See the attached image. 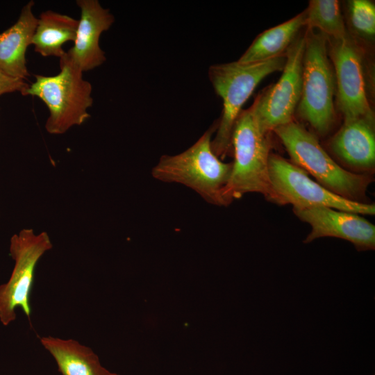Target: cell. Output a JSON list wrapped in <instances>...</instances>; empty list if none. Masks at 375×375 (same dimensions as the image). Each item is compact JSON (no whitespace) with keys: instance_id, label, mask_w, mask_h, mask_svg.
<instances>
[{"instance_id":"1","label":"cell","mask_w":375,"mask_h":375,"mask_svg":"<svg viewBox=\"0 0 375 375\" xmlns=\"http://www.w3.org/2000/svg\"><path fill=\"white\" fill-rule=\"evenodd\" d=\"M212 124L197 142L176 155H163L151 170L160 181L183 185L197 192L208 203L227 206L223 197L232 163L222 162L212 149Z\"/></svg>"},{"instance_id":"2","label":"cell","mask_w":375,"mask_h":375,"mask_svg":"<svg viewBox=\"0 0 375 375\" xmlns=\"http://www.w3.org/2000/svg\"><path fill=\"white\" fill-rule=\"evenodd\" d=\"M291 162L311 174L317 182L346 199L367 203L366 192L372 176L348 171L337 163L322 148L316 136L294 121L276 128Z\"/></svg>"},{"instance_id":"3","label":"cell","mask_w":375,"mask_h":375,"mask_svg":"<svg viewBox=\"0 0 375 375\" xmlns=\"http://www.w3.org/2000/svg\"><path fill=\"white\" fill-rule=\"evenodd\" d=\"M285 62V54L260 62L235 61L210 66L209 80L223 103L222 116L211 142L217 157L223 159L232 147L233 127L244 103L262 80L272 73L282 71Z\"/></svg>"},{"instance_id":"4","label":"cell","mask_w":375,"mask_h":375,"mask_svg":"<svg viewBox=\"0 0 375 375\" xmlns=\"http://www.w3.org/2000/svg\"><path fill=\"white\" fill-rule=\"evenodd\" d=\"M269 135L262 134L250 108L240 112L232 133L234 160L223 197L227 206L247 193H259L274 203L269 174L271 144Z\"/></svg>"},{"instance_id":"5","label":"cell","mask_w":375,"mask_h":375,"mask_svg":"<svg viewBox=\"0 0 375 375\" xmlns=\"http://www.w3.org/2000/svg\"><path fill=\"white\" fill-rule=\"evenodd\" d=\"M60 68L55 76L34 75L35 81L23 94L35 96L46 104L49 116L45 129L53 135L63 134L83 124L90 117L88 109L93 104L91 83L65 54L60 58Z\"/></svg>"},{"instance_id":"6","label":"cell","mask_w":375,"mask_h":375,"mask_svg":"<svg viewBox=\"0 0 375 375\" xmlns=\"http://www.w3.org/2000/svg\"><path fill=\"white\" fill-rule=\"evenodd\" d=\"M304 39L302 90L298 112L318 134L326 135L335 119L333 95L336 85L328 55V38L320 32L307 29Z\"/></svg>"},{"instance_id":"7","label":"cell","mask_w":375,"mask_h":375,"mask_svg":"<svg viewBox=\"0 0 375 375\" xmlns=\"http://www.w3.org/2000/svg\"><path fill=\"white\" fill-rule=\"evenodd\" d=\"M268 167L274 203L291 204L293 209L328 207L358 215L375 213L374 203L348 200L331 192L278 154L270 153Z\"/></svg>"},{"instance_id":"8","label":"cell","mask_w":375,"mask_h":375,"mask_svg":"<svg viewBox=\"0 0 375 375\" xmlns=\"http://www.w3.org/2000/svg\"><path fill=\"white\" fill-rule=\"evenodd\" d=\"M52 247L45 231L36 234L32 228H23L11 237L9 251L15 265L8 281L0 285V322L3 326L15 321L17 308L31 321L30 299L36 266Z\"/></svg>"},{"instance_id":"9","label":"cell","mask_w":375,"mask_h":375,"mask_svg":"<svg viewBox=\"0 0 375 375\" xmlns=\"http://www.w3.org/2000/svg\"><path fill=\"white\" fill-rule=\"evenodd\" d=\"M304 49V36L296 38L285 53L286 62L278 81L262 91L250 107L263 135L293 121L301 95Z\"/></svg>"},{"instance_id":"10","label":"cell","mask_w":375,"mask_h":375,"mask_svg":"<svg viewBox=\"0 0 375 375\" xmlns=\"http://www.w3.org/2000/svg\"><path fill=\"white\" fill-rule=\"evenodd\" d=\"M328 43L334 67L338 106L344 122L360 117L374 119L366 94L362 56L356 42L347 35L342 39L328 38Z\"/></svg>"},{"instance_id":"11","label":"cell","mask_w":375,"mask_h":375,"mask_svg":"<svg viewBox=\"0 0 375 375\" xmlns=\"http://www.w3.org/2000/svg\"><path fill=\"white\" fill-rule=\"evenodd\" d=\"M301 221L311 226L303 242L310 243L324 237L347 240L358 251L374 250L375 226L358 214L328 207L293 209Z\"/></svg>"},{"instance_id":"12","label":"cell","mask_w":375,"mask_h":375,"mask_svg":"<svg viewBox=\"0 0 375 375\" xmlns=\"http://www.w3.org/2000/svg\"><path fill=\"white\" fill-rule=\"evenodd\" d=\"M81 17L74 45L65 56L83 73L101 65L106 60L99 45L101 35L108 31L115 17L98 0H77Z\"/></svg>"},{"instance_id":"13","label":"cell","mask_w":375,"mask_h":375,"mask_svg":"<svg viewBox=\"0 0 375 375\" xmlns=\"http://www.w3.org/2000/svg\"><path fill=\"white\" fill-rule=\"evenodd\" d=\"M328 146L347 167L357 174H369L375 166L374 119L360 117L344 122Z\"/></svg>"},{"instance_id":"14","label":"cell","mask_w":375,"mask_h":375,"mask_svg":"<svg viewBox=\"0 0 375 375\" xmlns=\"http://www.w3.org/2000/svg\"><path fill=\"white\" fill-rule=\"evenodd\" d=\"M34 4L33 0L29 1L22 8L17 22L0 33V70L24 81L30 76L26 53L38 24L33 12Z\"/></svg>"},{"instance_id":"15","label":"cell","mask_w":375,"mask_h":375,"mask_svg":"<svg viewBox=\"0 0 375 375\" xmlns=\"http://www.w3.org/2000/svg\"><path fill=\"white\" fill-rule=\"evenodd\" d=\"M40 341L62 375H119L103 367L92 349L74 339L49 335L40 337Z\"/></svg>"},{"instance_id":"16","label":"cell","mask_w":375,"mask_h":375,"mask_svg":"<svg viewBox=\"0 0 375 375\" xmlns=\"http://www.w3.org/2000/svg\"><path fill=\"white\" fill-rule=\"evenodd\" d=\"M305 26L304 10L259 34L237 61L241 63L260 62L285 55Z\"/></svg>"},{"instance_id":"17","label":"cell","mask_w":375,"mask_h":375,"mask_svg":"<svg viewBox=\"0 0 375 375\" xmlns=\"http://www.w3.org/2000/svg\"><path fill=\"white\" fill-rule=\"evenodd\" d=\"M78 24V19L67 15L52 10L42 12L31 42L35 51L44 57L60 58L66 53L62 45L75 40Z\"/></svg>"},{"instance_id":"18","label":"cell","mask_w":375,"mask_h":375,"mask_svg":"<svg viewBox=\"0 0 375 375\" xmlns=\"http://www.w3.org/2000/svg\"><path fill=\"white\" fill-rule=\"evenodd\" d=\"M306 12L307 29L320 31L328 38L342 39L348 33L337 0H311Z\"/></svg>"},{"instance_id":"19","label":"cell","mask_w":375,"mask_h":375,"mask_svg":"<svg viewBox=\"0 0 375 375\" xmlns=\"http://www.w3.org/2000/svg\"><path fill=\"white\" fill-rule=\"evenodd\" d=\"M349 17L355 31L362 37L372 39L375 34V5L368 0L349 1Z\"/></svg>"},{"instance_id":"20","label":"cell","mask_w":375,"mask_h":375,"mask_svg":"<svg viewBox=\"0 0 375 375\" xmlns=\"http://www.w3.org/2000/svg\"><path fill=\"white\" fill-rule=\"evenodd\" d=\"M28 85L24 80L10 76L0 70V95L15 92L23 95Z\"/></svg>"}]
</instances>
